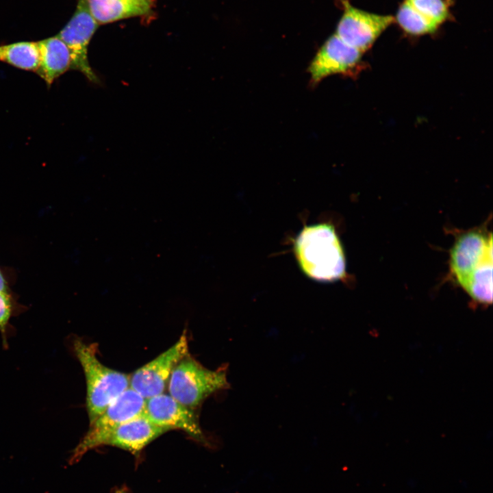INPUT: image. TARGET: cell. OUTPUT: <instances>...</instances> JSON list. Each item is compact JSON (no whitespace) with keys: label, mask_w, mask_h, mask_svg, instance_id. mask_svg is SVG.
Instances as JSON below:
<instances>
[{"label":"cell","mask_w":493,"mask_h":493,"mask_svg":"<svg viewBox=\"0 0 493 493\" xmlns=\"http://www.w3.org/2000/svg\"><path fill=\"white\" fill-rule=\"evenodd\" d=\"M492 236L473 231L459 236L450 252L451 270L476 302H492Z\"/></svg>","instance_id":"6da1fadb"},{"label":"cell","mask_w":493,"mask_h":493,"mask_svg":"<svg viewBox=\"0 0 493 493\" xmlns=\"http://www.w3.org/2000/svg\"><path fill=\"white\" fill-rule=\"evenodd\" d=\"M294 252L301 270L312 279L333 281L345 275L344 251L330 225L305 227L296 238Z\"/></svg>","instance_id":"7a4b0ae2"},{"label":"cell","mask_w":493,"mask_h":493,"mask_svg":"<svg viewBox=\"0 0 493 493\" xmlns=\"http://www.w3.org/2000/svg\"><path fill=\"white\" fill-rule=\"evenodd\" d=\"M73 346L85 375L86 407L90 424L129 388V375L103 364L97 357V344L75 339Z\"/></svg>","instance_id":"3957f363"},{"label":"cell","mask_w":493,"mask_h":493,"mask_svg":"<svg viewBox=\"0 0 493 493\" xmlns=\"http://www.w3.org/2000/svg\"><path fill=\"white\" fill-rule=\"evenodd\" d=\"M229 387L226 368L210 370L190 354L175 367L167 385L172 397L194 410L211 394Z\"/></svg>","instance_id":"277c9868"},{"label":"cell","mask_w":493,"mask_h":493,"mask_svg":"<svg viewBox=\"0 0 493 493\" xmlns=\"http://www.w3.org/2000/svg\"><path fill=\"white\" fill-rule=\"evenodd\" d=\"M146 399L128 388L112 402L92 423L73 450L71 464L77 462L88 451L103 446L110 433L123 423L144 413Z\"/></svg>","instance_id":"5b68a950"},{"label":"cell","mask_w":493,"mask_h":493,"mask_svg":"<svg viewBox=\"0 0 493 493\" xmlns=\"http://www.w3.org/2000/svg\"><path fill=\"white\" fill-rule=\"evenodd\" d=\"M188 354L184 331L172 346L129 375V388L145 399L164 393L173 369Z\"/></svg>","instance_id":"8992f818"},{"label":"cell","mask_w":493,"mask_h":493,"mask_svg":"<svg viewBox=\"0 0 493 493\" xmlns=\"http://www.w3.org/2000/svg\"><path fill=\"white\" fill-rule=\"evenodd\" d=\"M362 54L336 34L331 36L317 51L307 68L311 86L318 85L332 75L355 77L362 68Z\"/></svg>","instance_id":"52a82bcc"},{"label":"cell","mask_w":493,"mask_h":493,"mask_svg":"<svg viewBox=\"0 0 493 493\" xmlns=\"http://www.w3.org/2000/svg\"><path fill=\"white\" fill-rule=\"evenodd\" d=\"M86 0H79L76 10L68 23L57 35L67 46L71 58V68L81 73L90 82H100L88 58V47L97 29Z\"/></svg>","instance_id":"ba28073f"},{"label":"cell","mask_w":493,"mask_h":493,"mask_svg":"<svg viewBox=\"0 0 493 493\" xmlns=\"http://www.w3.org/2000/svg\"><path fill=\"white\" fill-rule=\"evenodd\" d=\"M144 414L153 423L166 429H179L207 446L212 444L205 435L194 409L175 400L169 394L162 393L146 399Z\"/></svg>","instance_id":"9c48e42d"},{"label":"cell","mask_w":493,"mask_h":493,"mask_svg":"<svg viewBox=\"0 0 493 493\" xmlns=\"http://www.w3.org/2000/svg\"><path fill=\"white\" fill-rule=\"evenodd\" d=\"M342 5L344 12L336 34L362 53L372 45L394 20L392 16L370 13L354 8L346 0L342 1Z\"/></svg>","instance_id":"30bf717a"},{"label":"cell","mask_w":493,"mask_h":493,"mask_svg":"<svg viewBox=\"0 0 493 493\" xmlns=\"http://www.w3.org/2000/svg\"><path fill=\"white\" fill-rule=\"evenodd\" d=\"M168 431L153 423L143 413L118 426L103 446H116L138 455L146 446Z\"/></svg>","instance_id":"8fae6325"},{"label":"cell","mask_w":493,"mask_h":493,"mask_svg":"<svg viewBox=\"0 0 493 493\" xmlns=\"http://www.w3.org/2000/svg\"><path fill=\"white\" fill-rule=\"evenodd\" d=\"M37 42L40 62L36 73L50 88L56 79L71 68L70 52L66 44L57 36Z\"/></svg>","instance_id":"7c38bea8"},{"label":"cell","mask_w":493,"mask_h":493,"mask_svg":"<svg viewBox=\"0 0 493 493\" xmlns=\"http://www.w3.org/2000/svg\"><path fill=\"white\" fill-rule=\"evenodd\" d=\"M90 12L99 24L149 14L154 0H86Z\"/></svg>","instance_id":"4fadbf2b"},{"label":"cell","mask_w":493,"mask_h":493,"mask_svg":"<svg viewBox=\"0 0 493 493\" xmlns=\"http://www.w3.org/2000/svg\"><path fill=\"white\" fill-rule=\"evenodd\" d=\"M0 61L22 70L36 73L40 62L38 42L25 41L1 45Z\"/></svg>","instance_id":"5bb4252c"},{"label":"cell","mask_w":493,"mask_h":493,"mask_svg":"<svg viewBox=\"0 0 493 493\" xmlns=\"http://www.w3.org/2000/svg\"><path fill=\"white\" fill-rule=\"evenodd\" d=\"M396 20L401 27L412 35H423L434 32L438 27L417 12L405 0L401 5Z\"/></svg>","instance_id":"9a60e30c"},{"label":"cell","mask_w":493,"mask_h":493,"mask_svg":"<svg viewBox=\"0 0 493 493\" xmlns=\"http://www.w3.org/2000/svg\"><path fill=\"white\" fill-rule=\"evenodd\" d=\"M422 16L438 27L449 16V4L445 0H405Z\"/></svg>","instance_id":"2e32d148"},{"label":"cell","mask_w":493,"mask_h":493,"mask_svg":"<svg viewBox=\"0 0 493 493\" xmlns=\"http://www.w3.org/2000/svg\"><path fill=\"white\" fill-rule=\"evenodd\" d=\"M12 314V301L10 292H0V331L5 335Z\"/></svg>","instance_id":"e0dca14e"},{"label":"cell","mask_w":493,"mask_h":493,"mask_svg":"<svg viewBox=\"0 0 493 493\" xmlns=\"http://www.w3.org/2000/svg\"><path fill=\"white\" fill-rule=\"evenodd\" d=\"M0 292H10L8 284L3 273L0 268Z\"/></svg>","instance_id":"ac0fdd59"},{"label":"cell","mask_w":493,"mask_h":493,"mask_svg":"<svg viewBox=\"0 0 493 493\" xmlns=\"http://www.w3.org/2000/svg\"><path fill=\"white\" fill-rule=\"evenodd\" d=\"M114 493H128V492L125 489H120L116 490Z\"/></svg>","instance_id":"d6986e66"}]
</instances>
